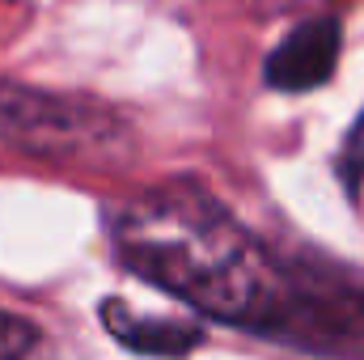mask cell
I'll use <instances>...</instances> for the list:
<instances>
[{
	"mask_svg": "<svg viewBox=\"0 0 364 360\" xmlns=\"http://www.w3.org/2000/svg\"><path fill=\"white\" fill-rule=\"evenodd\" d=\"M279 344L326 360H364V271L296 255V292Z\"/></svg>",
	"mask_w": 364,
	"mask_h": 360,
	"instance_id": "obj_3",
	"label": "cell"
},
{
	"mask_svg": "<svg viewBox=\"0 0 364 360\" xmlns=\"http://www.w3.org/2000/svg\"><path fill=\"white\" fill-rule=\"evenodd\" d=\"M339 174L348 182V191H356L364 179V115L352 123L348 140H343V153H339Z\"/></svg>",
	"mask_w": 364,
	"mask_h": 360,
	"instance_id": "obj_7",
	"label": "cell"
},
{
	"mask_svg": "<svg viewBox=\"0 0 364 360\" xmlns=\"http://www.w3.org/2000/svg\"><path fill=\"white\" fill-rule=\"evenodd\" d=\"M102 327L114 335V344H123L127 352H149V356H186L203 344V327L178 318V314H157V318H144L136 314L127 301L119 297H106L102 309H97Z\"/></svg>",
	"mask_w": 364,
	"mask_h": 360,
	"instance_id": "obj_5",
	"label": "cell"
},
{
	"mask_svg": "<svg viewBox=\"0 0 364 360\" xmlns=\"http://www.w3.org/2000/svg\"><path fill=\"white\" fill-rule=\"evenodd\" d=\"M0 144L85 174H119L140 153L136 127L114 106L85 93L38 90L13 77H0Z\"/></svg>",
	"mask_w": 364,
	"mask_h": 360,
	"instance_id": "obj_2",
	"label": "cell"
},
{
	"mask_svg": "<svg viewBox=\"0 0 364 360\" xmlns=\"http://www.w3.org/2000/svg\"><path fill=\"white\" fill-rule=\"evenodd\" d=\"M106 229L114 259L144 284L220 327L279 344L296 292V255L259 242L203 186H149L123 199Z\"/></svg>",
	"mask_w": 364,
	"mask_h": 360,
	"instance_id": "obj_1",
	"label": "cell"
},
{
	"mask_svg": "<svg viewBox=\"0 0 364 360\" xmlns=\"http://www.w3.org/2000/svg\"><path fill=\"white\" fill-rule=\"evenodd\" d=\"M339 47H343L339 17H309L279 38V47L263 64V81L284 93L318 90L331 81V73L339 64Z\"/></svg>",
	"mask_w": 364,
	"mask_h": 360,
	"instance_id": "obj_4",
	"label": "cell"
},
{
	"mask_svg": "<svg viewBox=\"0 0 364 360\" xmlns=\"http://www.w3.org/2000/svg\"><path fill=\"white\" fill-rule=\"evenodd\" d=\"M43 348V331L13 314V309H0V360H34Z\"/></svg>",
	"mask_w": 364,
	"mask_h": 360,
	"instance_id": "obj_6",
	"label": "cell"
}]
</instances>
